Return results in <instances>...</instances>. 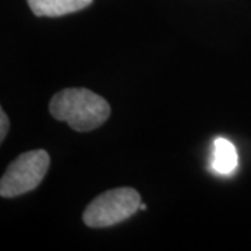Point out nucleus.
Listing matches in <instances>:
<instances>
[{
	"label": "nucleus",
	"instance_id": "obj_1",
	"mask_svg": "<svg viewBox=\"0 0 251 251\" xmlns=\"http://www.w3.org/2000/svg\"><path fill=\"white\" fill-rule=\"evenodd\" d=\"M49 110L56 120L81 133L98 128L110 115L108 100L87 88H66L54 94Z\"/></svg>",
	"mask_w": 251,
	"mask_h": 251
},
{
	"label": "nucleus",
	"instance_id": "obj_2",
	"mask_svg": "<svg viewBox=\"0 0 251 251\" xmlns=\"http://www.w3.org/2000/svg\"><path fill=\"white\" fill-rule=\"evenodd\" d=\"M141 208V197L134 188L120 187L102 193L82 214L90 227H108L133 216Z\"/></svg>",
	"mask_w": 251,
	"mask_h": 251
},
{
	"label": "nucleus",
	"instance_id": "obj_3",
	"mask_svg": "<svg viewBox=\"0 0 251 251\" xmlns=\"http://www.w3.org/2000/svg\"><path fill=\"white\" fill-rule=\"evenodd\" d=\"M50 163L49 153L35 150L20 155L10 163L0 180V196L13 198L36 188L45 177Z\"/></svg>",
	"mask_w": 251,
	"mask_h": 251
},
{
	"label": "nucleus",
	"instance_id": "obj_4",
	"mask_svg": "<svg viewBox=\"0 0 251 251\" xmlns=\"http://www.w3.org/2000/svg\"><path fill=\"white\" fill-rule=\"evenodd\" d=\"M38 17H60L90 6L92 0H27Z\"/></svg>",
	"mask_w": 251,
	"mask_h": 251
},
{
	"label": "nucleus",
	"instance_id": "obj_5",
	"mask_svg": "<svg viewBox=\"0 0 251 251\" xmlns=\"http://www.w3.org/2000/svg\"><path fill=\"white\" fill-rule=\"evenodd\" d=\"M212 169L219 175H232L237 165H239V156L234 145L226 138H216L214 143V151H212V159H211Z\"/></svg>",
	"mask_w": 251,
	"mask_h": 251
},
{
	"label": "nucleus",
	"instance_id": "obj_6",
	"mask_svg": "<svg viewBox=\"0 0 251 251\" xmlns=\"http://www.w3.org/2000/svg\"><path fill=\"white\" fill-rule=\"evenodd\" d=\"M0 123H1V130H0V140L3 141L4 138H6V134H7V131H9V117L6 116V113H4V110L1 109L0 110Z\"/></svg>",
	"mask_w": 251,
	"mask_h": 251
},
{
	"label": "nucleus",
	"instance_id": "obj_7",
	"mask_svg": "<svg viewBox=\"0 0 251 251\" xmlns=\"http://www.w3.org/2000/svg\"><path fill=\"white\" fill-rule=\"evenodd\" d=\"M141 209H143V211L144 209H147V205H145V204H141Z\"/></svg>",
	"mask_w": 251,
	"mask_h": 251
}]
</instances>
